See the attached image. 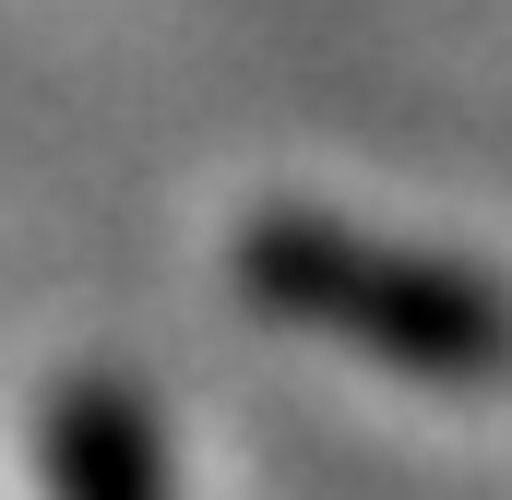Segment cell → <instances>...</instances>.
I'll return each instance as SVG.
<instances>
[{"label":"cell","mask_w":512,"mask_h":500,"mask_svg":"<svg viewBox=\"0 0 512 500\" xmlns=\"http://www.w3.org/2000/svg\"><path fill=\"white\" fill-rule=\"evenodd\" d=\"M239 286L262 322H298L346 358H382L405 381H512V286L441 250L358 239L334 215H251L239 227Z\"/></svg>","instance_id":"1"},{"label":"cell","mask_w":512,"mask_h":500,"mask_svg":"<svg viewBox=\"0 0 512 500\" xmlns=\"http://www.w3.org/2000/svg\"><path fill=\"white\" fill-rule=\"evenodd\" d=\"M48 500H179L155 405L131 381H60L48 393Z\"/></svg>","instance_id":"2"}]
</instances>
